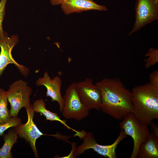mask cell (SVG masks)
Returning a JSON list of instances; mask_svg holds the SVG:
<instances>
[{
	"label": "cell",
	"instance_id": "obj_15",
	"mask_svg": "<svg viewBox=\"0 0 158 158\" xmlns=\"http://www.w3.org/2000/svg\"><path fill=\"white\" fill-rule=\"evenodd\" d=\"M18 135L15 130L10 129L7 134L3 135L4 143L0 149V158H12L11 149L16 142Z\"/></svg>",
	"mask_w": 158,
	"mask_h": 158
},
{
	"label": "cell",
	"instance_id": "obj_7",
	"mask_svg": "<svg viewBox=\"0 0 158 158\" xmlns=\"http://www.w3.org/2000/svg\"><path fill=\"white\" fill-rule=\"evenodd\" d=\"M135 10V23L128 36L158 20V0H136Z\"/></svg>",
	"mask_w": 158,
	"mask_h": 158
},
{
	"label": "cell",
	"instance_id": "obj_22",
	"mask_svg": "<svg viewBox=\"0 0 158 158\" xmlns=\"http://www.w3.org/2000/svg\"><path fill=\"white\" fill-rule=\"evenodd\" d=\"M64 0H49L51 4L53 6L61 5Z\"/></svg>",
	"mask_w": 158,
	"mask_h": 158
},
{
	"label": "cell",
	"instance_id": "obj_5",
	"mask_svg": "<svg viewBox=\"0 0 158 158\" xmlns=\"http://www.w3.org/2000/svg\"><path fill=\"white\" fill-rule=\"evenodd\" d=\"M32 92L28 83L23 80H16L11 84L6 91L8 101L11 105V117L17 116L22 108H25L31 104L30 97Z\"/></svg>",
	"mask_w": 158,
	"mask_h": 158
},
{
	"label": "cell",
	"instance_id": "obj_1",
	"mask_svg": "<svg viewBox=\"0 0 158 158\" xmlns=\"http://www.w3.org/2000/svg\"><path fill=\"white\" fill-rule=\"evenodd\" d=\"M95 84L102 97V111L118 120H122L132 113V92L126 89L118 78H106Z\"/></svg>",
	"mask_w": 158,
	"mask_h": 158
},
{
	"label": "cell",
	"instance_id": "obj_8",
	"mask_svg": "<svg viewBox=\"0 0 158 158\" xmlns=\"http://www.w3.org/2000/svg\"><path fill=\"white\" fill-rule=\"evenodd\" d=\"M25 109L27 113V121L25 124L21 123L14 127V129L20 137L24 139L29 143L35 156L36 158H39L35 145L37 140L42 135L52 136L59 139L60 134L50 135L43 134L37 128L33 121L35 111L33 109L32 105L30 104Z\"/></svg>",
	"mask_w": 158,
	"mask_h": 158
},
{
	"label": "cell",
	"instance_id": "obj_13",
	"mask_svg": "<svg viewBox=\"0 0 158 158\" xmlns=\"http://www.w3.org/2000/svg\"><path fill=\"white\" fill-rule=\"evenodd\" d=\"M46 104L44 100L40 99L35 100L32 105L33 109L35 112L40 113L46 118V120L51 121H58L61 123L68 129L71 130L76 133L75 135L80 137L82 134V131H79L69 126L65 120H62L57 113L53 112L47 109L45 107Z\"/></svg>",
	"mask_w": 158,
	"mask_h": 158
},
{
	"label": "cell",
	"instance_id": "obj_21",
	"mask_svg": "<svg viewBox=\"0 0 158 158\" xmlns=\"http://www.w3.org/2000/svg\"><path fill=\"white\" fill-rule=\"evenodd\" d=\"M150 132L153 135L158 138V127L157 124L153 121L150 123Z\"/></svg>",
	"mask_w": 158,
	"mask_h": 158
},
{
	"label": "cell",
	"instance_id": "obj_11",
	"mask_svg": "<svg viewBox=\"0 0 158 158\" xmlns=\"http://www.w3.org/2000/svg\"><path fill=\"white\" fill-rule=\"evenodd\" d=\"M37 86L43 85L47 89L46 96L50 97L52 101L57 102L61 112L63 107L64 101L61 92L62 81L60 77L57 75L51 78L47 71L45 72L42 77L39 78L36 82Z\"/></svg>",
	"mask_w": 158,
	"mask_h": 158
},
{
	"label": "cell",
	"instance_id": "obj_17",
	"mask_svg": "<svg viewBox=\"0 0 158 158\" xmlns=\"http://www.w3.org/2000/svg\"><path fill=\"white\" fill-rule=\"evenodd\" d=\"M145 56L148 57L144 60L145 68L148 69L158 62V49L151 47L145 55Z\"/></svg>",
	"mask_w": 158,
	"mask_h": 158
},
{
	"label": "cell",
	"instance_id": "obj_14",
	"mask_svg": "<svg viewBox=\"0 0 158 158\" xmlns=\"http://www.w3.org/2000/svg\"><path fill=\"white\" fill-rule=\"evenodd\" d=\"M158 138L150 132L147 140L139 147L137 158H158Z\"/></svg>",
	"mask_w": 158,
	"mask_h": 158
},
{
	"label": "cell",
	"instance_id": "obj_2",
	"mask_svg": "<svg viewBox=\"0 0 158 158\" xmlns=\"http://www.w3.org/2000/svg\"><path fill=\"white\" fill-rule=\"evenodd\" d=\"M131 92L132 113L149 126L152 121L158 119V89L148 83L135 87Z\"/></svg>",
	"mask_w": 158,
	"mask_h": 158
},
{
	"label": "cell",
	"instance_id": "obj_6",
	"mask_svg": "<svg viewBox=\"0 0 158 158\" xmlns=\"http://www.w3.org/2000/svg\"><path fill=\"white\" fill-rule=\"evenodd\" d=\"M64 105L62 112L68 119L81 121L88 116L90 110L81 102L76 89V83L73 82L66 89L63 97Z\"/></svg>",
	"mask_w": 158,
	"mask_h": 158
},
{
	"label": "cell",
	"instance_id": "obj_4",
	"mask_svg": "<svg viewBox=\"0 0 158 158\" xmlns=\"http://www.w3.org/2000/svg\"><path fill=\"white\" fill-rule=\"evenodd\" d=\"M121 130L119 136L114 142L111 145H107L99 144L92 132L87 133L84 131L81 138L83 139V142L81 145L76 148L73 158L76 157L90 149H92L99 155L105 157L116 158V150L117 146L127 135L121 129Z\"/></svg>",
	"mask_w": 158,
	"mask_h": 158
},
{
	"label": "cell",
	"instance_id": "obj_9",
	"mask_svg": "<svg viewBox=\"0 0 158 158\" xmlns=\"http://www.w3.org/2000/svg\"><path fill=\"white\" fill-rule=\"evenodd\" d=\"M76 89L83 104L90 110H100L102 97L98 87L93 83L91 78L76 83Z\"/></svg>",
	"mask_w": 158,
	"mask_h": 158
},
{
	"label": "cell",
	"instance_id": "obj_12",
	"mask_svg": "<svg viewBox=\"0 0 158 158\" xmlns=\"http://www.w3.org/2000/svg\"><path fill=\"white\" fill-rule=\"evenodd\" d=\"M61 5L63 11L67 15L90 10H108L106 6L98 4L93 0H64Z\"/></svg>",
	"mask_w": 158,
	"mask_h": 158
},
{
	"label": "cell",
	"instance_id": "obj_19",
	"mask_svg": "<svg viewBox=\"0 0 158 158\" xmlns=\"http://www.w3.org/2000/svg\"><path fill=\"white\" fill-rule=\"evenodd\" d=\"M7 1V0H1L0 1V37H3L4 34L2 23L5 14Z\"/></svg>",
	"mask_w": 158,
	"mask_h": 158
},
{
	"label": "cell",
	"instance_id": "obj_3",
	"mask_svg": "<svg viewBox=\"0 0 158 158\" xmlns=\"http://www.w3.org/2000/svg\"><path fill=\"white\" fill-rule=\"evenodd\" d=\"M119 127L127 135L133 138V146L130 158H137L140 145L146 141L150 133L148 126L140 122L131 113L122 120Z\"/></svg>",
	"mask_w": 158,
	"mask_h": 158
},
{
	"label": "cell",
	"instance_id": "obj_20",
	"mask_svg": "<svg viewBox=\"0 0 158 158\" xmlns=\"http://www.w3.org/2000/svg\"><path fill=\"white\" fill-rule=\"evenodd\" d=\"M150 83L154 87L158 89V70L152 72L149 76Z\"/></svg>",
	"mask_w": 158,
	"mask_h": 158
},
{
	"label": "cell",
	"instance_id": "obj_16",
	"mask_svg": "<svg viewBox=\"0 0 158 158\" xmlns=\"http://www.w3.org/2000/svg\"><path fill=\"white\" fill-rule=\"evenodd\" d=\"M7 102L6 91L0 88V123L6 121L11 117Z\"/></svg>",
	"mask_w": 158,
	"mask_h": 158
},
{
	"label": "cell",
	"instance_id": "obj_18",
	"mask_svg": "<svg viewBox=\"0 0 158 158\" xmlns=\"http://www.w3.org/2000/svg\"><path fill=\"white\" fill-rule=\"evenodd\" d=\"M21 123V119L16 117H11L6 121L0 123V136H2L4 132L8 129L14 127Z\"/></svg>",
	"mask_w": 158,
	"mask_h": 158
},
{
	"label": "cell",
	"instance_id": "obj_10",
	"mask_svg": "<svg viewBox=\"0 0 158 158\" xmlns=\"http://www.w3.org/2000/svg\"><path fill=\"white\" fill-rule=\"evenodd\" d=\"M17 35L7 36L4 32L3 37H0V76L7 65L10 63L14 64L18 69L20 72L24 76L28 75L29 71L26 66L17 63L12 57L11 51L13 47L18 42Z\"/></svg>",
	"mask_w": 158,
	"mask_h": 158
}]
</instances>
